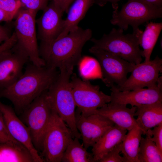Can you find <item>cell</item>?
Returning a JSON list of instances; mask_svg holds the SVG:
<instances>
[{
    "label": "cell",
    "instance_id": "15",
    "mask_svg": "<svg viewBox=\"0 0 162 162\" xmlns=\"http://www.w3.org/2000/svg\"><path fill=\"white\" fill-rule=\"evenodd\" d=\"M36 23L38 26L37 38L41 44L50 43L55 40L63 30V12L52 1L43 10Z\"/></svg>",
    "mask_w": 162,
    "mask_h": 162
},
{
    "label": "cell",
    "instance_id": "23",
    "mask_svg": "<svg viewBox=\"0 0 162 162\" xmlns=\"http://www.w3.org/2000/svg\"><path fill=\"white\" fill-rule=\"evenodd\" d=\"M162 29V23L151 22L147 23L140 37V45L143 49L144 62L150 60L154 47Z\"/></svg>",
    "mask_w": 162,
    "mask_h": 162
},
{
    "label": "cell",
    "instance_id": "28",
    "mask_svg": "<svg viewBox=\"0 0 162 162\" xmlns=\"http://www.w3.org/2000/svg\"><path fill=\"white\" fill-rule=\"evenodd\" d=\"M26 9L37 14L39 10H43L48 4L49 0H20Z\"/></svg>",
    "mask_w": 162,
    "mask_h": 162
},
{
    "label": "cell",
    "instance_id": "5",
    "mask_svg": "<svg viewBox=\"0 0 162 162\" xmlns=\"http://www.w3.org/2000/svg\"><path fill=\"white\" fill-rule=\"evenodd\" d=\"M74 138L70 129L53 108L41 150L44 162H61L67 147Z\"/></svg>",
    "mask_w": 162,
    "mask_h": 162
},
{
    "label": "cell",
    "instance_id": "29",
    "mask_svg": "<svg viewBox=\"0 0 162 162\" xmlns=\"http://www.w3.org/2000/svg\"><path fill=\"white\" fill-rule=\"evenodd\" d=\"M145 135L155 144L158 149L162 152V124L154 127L152 130L150 129Z\"/></svg>",
    "mask_w": 162,
    "mask_h": 162
},
{
    "label": "cell",
    "instance_id": "27",
    "mask_svg": "<svg viewBox=\"0 0 162 162\" xmlns=\"http://www.w3.org/2000/svg\"><path fill=\"white\" fill-rule=\"evenodd\" d=\"M22 6L20 0H0V8L13 18Z\"/></svg>",
    "mask_w": 162,
    "mask_h": 162
},
{
    "label": "cell",
    "instance_id": "32",
    "mask_svg": "<svg viewBox=\"0 0 162 162\" xmlns=\"http://www.w3.org/2000/svg\"><path fill=\"white\" fill-rule=\"evenodd\" d=\"M75 0H52L54 3L64 13H67L70 5Z\"/></svg>",
    "mask_w": 162,
    "mask_h": 162
},
{
    "label": "cell",
    "instance_id": "20",
    "mask_svg": "<svg viewBox=\"0 0 162 162\" xmlns=\"http://www.w3.org/2000/svg\"><path fill=\"white\" fill-rule=\"evenodd\" d=\"M94 3V0H75L70 6L67 17L64 20L62 31L57 38L63 37L77 28L79 22Z\"/></svg>",
    "mask_w": 162,
    "mask_h": 162
},
{
    "label": "cell",
    "instance_id": "13",
    "mask_svg": "<svg viewBox=\"0 0 162 162\" xmlns=\"http://www.w3.org/2000/svg\"><path fill=\"white\" fill-rule=\"evenodd\" d=\"M76 124L82 144L87 149L92 147L101 136L115 124L106 118L96 114L83 115L77 110Z\"/></svg>",
    "mask_w": 162,
    "mask_h": 162
},
{
    "label": "cell",
    "instance_id": "21",
    "mask_svg": "<svg viewBox=\"0 0 162 162\" xmlns=\"http://www.w3.org/2000/svg\"><path fill=\"white\" fill-rule=\"evenodd\" d=\"M128 131L121 143V153L124 162H140L138 153L143 132L136 126Z\"/></svg>",
    "mask_w": 162,
    "mask_h": 162
},
{
    "label": "cell",
    "instance_id": "9",
    "mask_svg": "<svg viewBox=\"0 0 162 162\" xmlns=\"http://www.w3.org/2000/svg\"><path fill=\"white\" fill-rule=\"evenodd\" d=\"M89 51L97 58L101 68L102 80L109 87L122 86L135 65L102 50L91 47Z\"/></svg>",
    "mask_w": 162,
    "mask_h": 162
},
{
    "label": "cell",
    "instance_id": "34",
    "mask_svg": "<svg viewBox=\"0 0 162 162\" xmlns=\"http://www.w3.org/2000/svg\"><path fill=\"white\" fill-rule=\"evenodd\" d=\"M121 0H94V3L96 4L99 6L102 7L105 5L107 2L111 3L112 5L114 10H118V2Z\"/></svg>",
    "mask_w": 162,
    "mask_h": 162
},
{
    "label": "cell",
    "instance_id": "22",
    "mask_svg": "<svg viewBox=\"0 0 162 162\" xmlns=\"http://www.w3.org/2000/svg\"><path fill=\"white\" fill-rule=\"evenodd\" d=\"M34 162L28 150L20 143H0V162Z\"/></svg>",
    "mask_w": 162,
    "mask_h": 162
},
{
    "label": "cell",
    "instance_id": "12",
    "mask_svg": "<svg viewBox=\"0 0 162 162\" xmlns=\"http://www.w3.org/2000/svg\"><path fill=\"white\" fill-rule=\"evenodd\" d=\"M29 60L26 53L16 43L0 53V89L11 86L20 78Z\"/></svg>",
    "mask_w": 162,
    "mask_h": 162
},
{
    "label": "cell",
    "instance_id": "10",
    "mask_svg": "<svg viewBox=\"0 0 162 162\" xmlns=\"http://www.w3.org/2000/svg\"><path fill=\"white\" fill-rule=\"evenodd\" d=\"M70 84L77 110L81 114H88L109 103L110 95L100 91L99 86L88 80H82L76 74L70 77Z\"/></svg>",
    "mask_w": 162,
    "mask_h": 162
},
{
    "label": "cell",
    "instance_id": "33",
    "mask_svg": "<svg viewBox=\"0 0 162 162\" xmlns=\"http://www.w3.org/2000/svg\"><path fill=\"white\" fill-rule=\"evenodd\" d=\"M16 40L13 36L4 42L0 45V53L11 48L16 43Z\"/></svg>",
    "mask_w": 162,
    "mask_h": 162
},
{
    "label": "cell",
    "instance_id": "1",
    "mask_svg": "<svg viewBox=\"0 0 162 162\" xmlns=\"http://www.w3.org/2000/svg\"><path fill=\"white\" fill-rule=\"evenodd\" d=\"M59 74L57 69L29 64L16 82L0 89V98L9 100L15 111L22 113L36 98L48 90Z\"/></svg>",
    "mask_w": 162,
    "mask_h": 162
},
{
    "label": "cell",
    "instance_id": "36",
    "mask_svg": "<svg viewBox=\"0 0 162 162\" xmlns=\"http://www.w3.org/2000/svg\"><path fill=\"white\" fill-rule=\"evenodd\" d=\"M14 18L0 8V22H9Z\"/></svg>",
    "mask_w": 162,
    "mask_h": 162
},
{
    "label": "cell",
    "instance_id": "35",
    "mask_svg": "<svg viewBox=\"0 0 162 162\" xmlns=\"http://www.w3.org/2000/svg\"><path fill=\"white\" fill-rule=\"evenodd\" d=\"M11 35H10L9 31L6 27L0 25V45L2 42L9 39Z\"/></svg>",
    "mask_w": 162,
    "mask_h": 162
},
{
    "label": "cell",
    "instance_id": "14",
    "mask_svg": "<svg viewBox=\"0 0 162 162\" xmlns=\"http://www.w3.org/2000/svg\"><path fill=\"white\" fill-rule=\"evenodd\" d=\"M0 110L12 136L28 150L34 162H44L33 144L28 128L18 117L13 108L0 101Z\"/></svg>",
    "mask_w": 162,
    "mask_h": 162
},
{
    "label": "cell",
    "instance_id": "6",
    "mask_svg": "<svg viewBox=\"0 0 162 162\" xmlns=\"http://www.w3.org/2000/svg\"><path fill=\"white\" fill-rule=\"evenodd\" d=\"M47 91L36 98L22 112V121L28 128L33 144L38 151H41L44 137L53 110Z\"/></svg>",
    "mask_w": 162,
    "mask_h": 162
},
{
    "label": "cell",
    "instance_id": "26",
    "mask_svg": "<svg viewBox=\"0 0 162 162\" xmlns=\"http://www.w3.org/2000/svg\"><path fill=\"white\" fill-rule=\"evenodd\" d=\"M80 74L83 80L100 79L102 77L100 67L98 60L88 56L82 57L78 64Z\"/></svg>",
    "mask_w": 162,
    "mask_h": 162
},
{
    "label": "cell",
    "instance_id": "24",
    "mask_svg": "<svg viewBox=\"0 0 162 162\" xmlns=\"http://www.w3.org/2000/svg\"><path fill=\"white\" fill-rule=\"evenodd\" d=\"M61 162H95L92 154L87 151L76 137H74L67 147Z\"/></svg>",
    "mask_w": 162,
    "mask_h": 162
},
{
    "label": "cell",
    "instance_id": "8",
    "mask_svg": "<svg viewBox=\"0 0 162 162\" xmlns=\"http://www.w3.org/2000/svg\"><path fill=\"white\" fill-rule=\"evenodd\" d=\"M36 14L27 9H20L14 22L16 44L28 55L33 64L39 67L46 66L40 56L36 29Z\"/></svg>",
    "mask_w": 162,
    "mask_h": 162
},
{
    "label": "cell",
    "instance_id": "17",
    "mask_svg": "<svg viewBox=\"0 0 162 162\" xmlns=\"http://www.w3.org/2000/svg\"><path fill=\"white\" fill-rule=\"evenodd\" d=\"M136 110L135 106L129 108L125 104L109 103L88 114H96L101 115L120 128L128 131L135 126L139 128L134 118Z\"/></svg>",
    "mask_w": 162,
    "mask_h": 162
},
{
    "label": "cell",
    "instance_id": "4",
    "mask_svg": "<svg viewBox=\"0 0 162 162\" xmlns=\"http://www.w3.org/2000/svg\"><path fill=\"white\" fill-rule=\"evenodd\" d=\"M72 74L59 71L57 77L47 91L51 106L58 115L70 130L74 137L81 139L76 124V106L70 86Z\"/></svg>",
    "mask_w": 162,
    "mask_h": 162
},
{
    "label": "cell",
    "instance_id": "18",
    "mask_svg": "<svg viewBox=\"0 0 162 162\" xmlns=\"http://www.w3.org/2000/svg\"><path fill=\"white\" fill-rule=\"evenodd\" d=\"M127 130L115 124L92 146V153L95 162H98L124 140Z\"/></svg>",
    "mask_w": 162,
    "mask_h": 162
},
{
    "label": "cell",
    "instance_id": "16",
    "mask_svg": "<svg viewBox=\"0 0 162 162\" xmlns=\"http://www.w3.org/2000/svg\"><path fill=\"white\" fill-rule=\"evenodd\" d=\"M111 101L113 104H129L132 107L162 102V88L156 86L129 91H120L111 88Z\"/></svg>",
    "mask_w": 162,
    "mask_h": 162
},
{
    "label": "cell",
    "instance_id": "7",
    "mask_svg": "<svg viewBox=\"0 0 162 162\" xmlns=\"http://www.w3.org/2000/svg\"><path fill=\"white\" fill-rule=\"evenodd\" d=\"M162 17V8H158L141 0H128L121 10H114L110 22L114 25L126 31L129 26L133 31L140 29L139 26L150 20Z\"/></svg>",
    "mask_w": 162,
    "mask_h": 162
},
{
    "label": "cell",
    "instance_id": "31",
    "mask_svg": "<svg viewBox=\"0 0 162 162\" xmlns=\"http://www.w3.org/2000/svg\"><path fill=\"white\" fill-rule=\"evenodd\" d=\"M7 142L20 143L15 140L10 134L0 110V143Z\"/></svg>",
    "mask_w": 162,
    "mask_h": 162
},
{
    "label": "cell",
    "instance_id": "11",
    "mask_svg": "<svg viewBox=\"0 0 162 162\" xmlns=\"http://www.w3.org/2000/svg\"><path fill=\"white\" fill-rule=\"evenodd\" d=\"M162 59L158 56L152 60L135 64L130 76L121 86L111 88L126 91L157 86L159 74L162 70Z\"/></svg>",
    "mask_w": 162,
    "mask_h": 162
},
{
    "label": "cell",
    "instance_id": "25",
    "mask_svg": "<svg viewBox=\"0 0 162 162\" xmlns=\"http://www.w3.org/2000/svg\"><path fill=\"white\" fill-rule=\"evenodd\" d=\"M138 158L140 162H162V152L147 135L141 140Z\"/></svg>",
    "mask_w": 162,
    "mask_h": 162
},
{
    "label": "cell",
    "instance_id": "2",
    "mask_svg": "<svg viewBox=\"0 0 162 162\" xmlns=\"http://www.w3.org/2000/svg\"><path fill=\"white\" fill-rule=\"evenodd\" d=\"M92 35L91 29L79 27L63 37L50 43L41 44L40 56L46 66L72 74L74 67L82 57L83 46Z\"/></svg>",
    "mask_w": 162,
    "mask_h": 162
},
{
    "label": "cell",
    "instance_id": "3",
    "mask_svg": "<svg viewBox=\"0 0 162 162\" xmlns=\"http://www.w3.org/2000/svg\"><path fill=\"white\" fill-rule=\"evenodd\" d=\"M142 32L139 29L125 34L122 29L113 28L101 38H93L90 40L94 44L92 47L106 51L136 64L141 62L144 57L143 51L139 47Z\"/></svg>",
    "mask_w": 162,
    "mask_h": 162
},
{
    "label": "cell",
    "instance_id": "37",
    "mask_svg": "<svg viewBox=\"0 0 162 162\" xmlns=\"http://www.w3.org/2000/svg\"><path fill=\"white\" fill-rule=\"evenodd\" d=\"M149 4L158 8H162V0H141Z\"/></svg>",
    "mask_w": 162,
    "mask_h": 162
},
{
    "label": "cell",
    "instance_id": "19",
    "mask_svg": "<svg viewBox=\"0 0 162 162\" xmlns=\"http://www.w3.org/2000/svg\"><path fill=\"white\" fill-rule=\"evenodd\" d=\"M136 123L145 135L149 130L162 124V102L136 106Z\"/></svg>",
    "mask_w": 162,
    "mask_h": 162
},
{
    "label": "cell",
    "instance_id": "30",
    "mask_svg": "<svg viewBox=\"0 0 162 162\" xmlns=\"http://www.w3.org/2000/svg\"><path fill=\"white\" fill-rule=\"evenodd\" d=\"M121 143L116 146L98 162H124L123 157L120 155Z\"/></svg>",
    "mask_w": 162,
    "mask_h": 162
}]
</instances>
